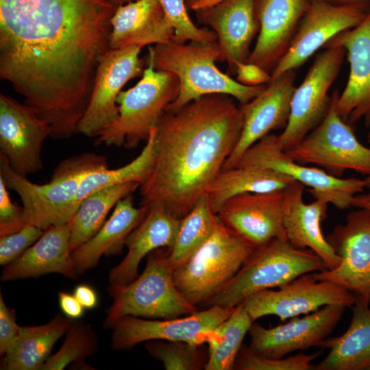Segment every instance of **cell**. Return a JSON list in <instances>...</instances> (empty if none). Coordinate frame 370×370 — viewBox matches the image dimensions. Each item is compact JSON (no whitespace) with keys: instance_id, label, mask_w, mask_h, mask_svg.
<instances>
[{"instance_id":"16","label":"cell","mask_w":370,"mask_h":370,"mask_svg":"<svg viewBox=\"0 0 370 370\" xmlns=\"http://www.w3.org/2000/svg\"><path fill=\"white\" fill-rule=\"evenodd\" d=\"M370 9L360 5H336L311 0L289 47L271 73V82L295 70L338 34L358 26Z\"/></svg>"},{"instance_id":"47","label":"cell","mask_w":370,"mask_h":370,"mask_svg":"<svg viewBox=\"0 0 370 370\" xmlns=\"http://www.w3.org/2000/svg\"><path fill=\"white\" fill-rule=\"evenodd\" d=\"M336 5H360L370 9V0H325Z\"/></svg>"},{"instance_id":"1","label":"cell","mask_w":370,"mask_h":370,"mask_svg":"<svg viewBox=\"0 0 370 370\" xmlns=\"http://www.w3.org/2000/svg\"><path fill=\"white\" fill-rule=\"evenodd\" d=\"M116 8L109 0H0V77L47 121L51 138L77 133Z\"/></svg>"},{"instance_id":"19","label":"cell","mask_w":370,"mask_h":370,"mask_svg":"<svg viewBox=\"0 0 370 370\" xmlns=\"http://www.w3.org/2000/svg\"><path fill=\"white\" fill-rule=\"evenodd\" d=\"M284 190L235 195L223 204L217 214L254 248L274 238L286 239Z\"/></svg>"},{"instance_id":"44","label":"cell","mask_w":370,"mask_h":370,"mask_svg":"<svg viewBox=\"0 0 370 370\" xmlns=\"http://www.w3.org/2000/svg\"><path fill=\"white\" fill-rule=\"evenodd\" d=\"M58 299L61 310L65 316L71 319H77L82 316L84 308L74 295L59 292Z\"/></svg>"},{"instance_id":"8","label":"cell","mask_w":370,"mask_h":370,"mask_svg":"<svg viewBox=\"0 0 370 370\" xmlns=\"http://www.w3.org/2000/svg\"><path fill=\"white\" fill-rule=\"evenodd\" d=\"M254 249L218 217L207 241L173 270L174 282L190 303H206L236 274Z\"/></svg>"},{"instance_id":"46","label":"cell","mask_w":370,"mask_h":370,"mask_svg":"<svg viewBox=\"0 0 370 370\" xmlns=\"http://www.w3.org/2000/svg\"><path fill=\"white\" fill-rule=\"evenodd\" d=\"M352 206L370 211V192L356 195L353 199Z\"/></svg>"},{"instance_id":"25","label":"cell","mask_w":370,"mask_h":370,"mask_svg":"<svg viewBox=\"0 0 370 370\" xmlns=\"http://www.w3.org/2000/svg\"><path fill=\"white\" fill-rule=\"evenodd\" d=\"M148 205L145 216L126 238L125 258L109 272L110 284L131 282L138 276L139 264L145 256L159 248L170 249L175 243L180 219L160 202Z\"/></svg>"},{"instance_id":"41","label":"cell","mask_w":370,"mask_h":370,"mask_svg":"<svg viewBox=\"0 0 370 370\" xmlns=\"http://www.w3.org/2000/svg\"><path fill=\"white\" fill-rule=\"evenodd\" d=\"M25 225L23 208L12 201L8 188L0 177V236L16 232Z\"/></svg>"},{"instance_id":"4","label":"cell","mask_w":370,"mask_h":370,"mask_svg":"<svg viewBox=\"0 0 370 370\" xmlns=\"http://www.w3.org/2000/svg\"><path fill=\"white\" fill-rule=\"evenodd\" d=\"M107 168L106 157L86 152L62 161L49 182L38 184L16 173L0 153V177L8 188L19 195L25 224L44 231L69 223L79 206L75 198L83 178L90 172Z\"/></svg>"},{"instance_id":"36","label":"cell","mask_w":370,"mask_h":370,"mask_svg":"<svg viewBox=\"0 0 370 370\" xmlns=\"http://www.w3.org/2000/svg\"><path fill=\"white\" fill-rule=\"evenodd\" d=\"M99 340L91 324L72 319L60 349L49 357L42 370H62L69 365L92 369L85 362L98 349Z\"/></svg>"},{"instance_id":"2","label":"cell","mask_w":370,"mask_h":370,"mask_svg":"<svg viewBox=\"0 0 370 370\" xmlns=\"http://www.w3.org/2000/svg\"><path fill=\"white\" fill-rule=\"evenodd\" d=\"M233 98L206 95L165 110L156 126L152 171L140 186V205L160 202L180 219L206 194L241 136L243 116Z\"/></svg>"},{"instance_id":"37","label":"cell","mask_w":370,"mask_h":370,"mask_svg":"<svg viewBox=\"0 0 370 370\" xmlns=\"http://www.w3.org/2000/svg\"><path fill=\"white\" fill-rule=\"evenodd\" d=\"M150 355L160 361L166 370L205 369L207 359L201 354V345L182 341L152 340L145 342Z\"/></svg>"},{"instance_id":"27","label":"cell","mask_w":370,"mask_h":370,"mask_svg":"<svg viewBox=\"0 0 370 370\" xmlns=\"http://www.w3.org/2000/svg\"><path fill=\"white\" fill-rule=\"evenodd\" d=\"M111 25L110 49L165 43L175 34L159 0H137L119 5Z\"/></svg>"},{"instance_id":"29","label":"cell","mask_w":370,"mask_h":370,"mask_svg":"<svg viewBox=\"0 0 370 370\" xmlns=\"http://www.w3.org/2000/svg\"><path fill=\"white\" fill-rule=\"evenodd\" d=\"M356 295L352 318L345 332L326 338L321 346L329 348L326 357L314 365L315 370L370 369V308Z\"/></svg>"},{"instance_id":"52","label":"cell","mask_w":370,"mask_h":370,"mask_svg":"<svg viewBox=\"0 0 370 370\" xmlns=\"http://www.w3.org/2000/svg\"><path fill=\"white\" fill-rule=\"evenodd\" d=\"M368 140H369V143L370 144V130H369V132L368 133Z\"/></svg>"},{"instance_id":"15","label":"cell","mask_w":370,"mask_h":370,"mask_svg":"<svg viewBox=\"0 0 370 370\" xmlns=\"http://www.w3.org/2000/svg\"><path fill=\"white\" fill-rule=\"evenodd\" d=\"M140 49L136 46L110 49L101 58L90 101L77 133L97 137L117 119L119 92L129 80L143 75L145 70L144 60L139 58Z\"/></svg>"},{"instance_id":"42","label":"cell","mask_w":370,"mask_h":370,"mask_svg":"<svg viewBox=\"0 0 370 370\" xmlns=\"http://www.w3.org/2000/svg\"><path fill=\"white\" fill-rule=\"evenodd\" d=\"M21 326L16 322L14 311L8 307L0 293V355L4 356L16 345Z\"/></svg>"},{"instance_id":"50","label":"cell","mask_w":370,"mask_h":370,"mask_svg":"<svg viewBox=\"0 0 370 370\" xmlns=\"http://www.w3.org/2000/svg\"><path fill=\"white\" fill-rule=\"evenodd\" d=\"M186 6L189 8H191V6L195 4V3L198 2L200 0H185Z\"/></svg>"},{"instance_id":"30","label":"cell","mask_w":370,"mask_h":370,"mask_svg":"<svg viewBox=\"0 0 370 370\" xmlns=\"http://www.w3.org/2000/svg\"><path fill=\"white\" fill-rule=\"evenodd\" d=\"M296 180L268 168L252 165L222 169L208 186L207 195L217 214L228 199L245 193H264L286 188Z\"/></svg>"},{"instance_id":"39","label":"cell","mask_w":370,"mask_h":370,"mask_svg":"<svg viewBox=\"0 0 370 370\" xmlns=\"http://www.w3.org/2000/svg\"><path fill=\"white\" fill-rule=\"evenodd\" d=\"M321 354H299L286 358H270L252 352L245 345H242L236 356L234 369L239 370H309L314 369L311 364Z\"/></svg>"},{"instance_id":"20","label":"cell","mask_w":370,"mask_h":370,"mask_svg":"<svg viewBox=\"0 0 370 370\" xmlns=\"http://www.w3.org/2000/svg\"><path fill=\"white\" fill-rule=\"evenodd\" d=\"M295 79V70L286 71L267 84L259 95L241 104L243 116L241 136L223 169L234 166L247 149L270 132L286 127L296 88Z\"/></svg>"},{"instance_id":"40","label":"cell","mask_w":370,"mask_h":370,"mask_svg":"<svg viewBox=\"0 0 370 370\" xmlns=\"http://www.w3.org/2000/svg\"><path fill=\"white\" fill-rule=\"evenodd\" d=\"M44 230L26 225L19 231L0 236V264L6 266L34 245L42 235Z\"/></svg>"},{"instance_id":"3","label":"cell","mask_w":370,"mask_h":370,"mask_svg":"<svg viewBox=\"0 0 370 370\" xmlns=\"http://www.w3.org/2000/svg\"><path fill=\"white\" fill-rule=\"evenodd\" d=\"M223 53L217 42H180L174 38L149 47L148 62L157 71H169L178 77L180 91L166 110H176L199 97L225 94L241 104L259 95L266 85L249 86L222 73L215 62H222Z\"/></svg>"},{"instance_id":"23","label":"cell","mask_w":370,"mask_h":370,"mask_svg":"<svg viewBox=\"0 0 370 370\" xmlns=\"http://www.w3.org/2000/svg\"><path fill=\"white\" fill-rule=\"evenodd\" d=\"M195 12L198 23L217 34L222 62H227L230 73L236 74V64L248 58L251 43L260 31L255 0H222Z\"/></svg>"},{"instance_id":"11","label":"cell","mask_w":370,"mask_h":370,"mask_svg":"<svg viewBox=\"0 0 370 370\" xmlns=\"http://www.w3.org/2000/svg\"><path fill=\"white\" fill-rule=\"evenodd\" d=\"M245 165L265 167L289 175L308 186L314 199L324 198L340 210L353 207L354 197L366 188L365 179L336 177L321 168L295 161L280 147L278 135L275 134H269L251 145L235 166Z\"/></svg>"},{"instance_id":"14","label":"cell","mask_w":370,"mask_h":370,"mask_svg":"<svg viewBox=\"0 0 370 370\" xmlns=\"http://www.w3.org/2000/svg\"><path fill=\"white\" fill-rule=\"evenodd\" d=\"M325 238L341 260L335 269L315 272L313 277L334 282L369 304L370 211H352L345 223L337 225Z\"/></svg>"},{"instance_id":"38","label":"cell","mask_w":370,"mask_h":370,"mask_svg":"<svg viewBox=\"0 0 370 370\" xmlns=\"http://www.w3.org/2000/svg\"><path fill=\"white\" fill-rule=\"evenodd\" d=\"M175 34L173 38L180 42L195 41L203 43L217 42L215 32L198 27L191 21L185 0H159Z\"/></svg>"},{"instance_id":"35","label":"cell","mask_w":370,"mask_h":370,"mask_svg":"<svg viewBox=\"0 0 370 370\" xmlns=\"http://www.w3.org/2000/svg\"><path fill=\"white\" fill-rule=\"evenodd\" d=\"M156 127H153L140 153L132 162L118 169H101L88 173L82 180L76 203H80L91 193L112 186L128 182L142 185L151 174L154 164Z\"/></svg>"},{"instance_id":"6","label":"cell","mask_w":370,"mask_h":370,"mask_svg":"<svg viewBox=\"0 0 370 370\" xmlns=\"http://www.w3.org/2000/svg\"><path fill=\"white\" fill-rule=\"evenodd\" d=\"M324 269L323 262L310 249L297 248L285 238H274L255 248L236 274L206 304L234 308L256 292Z\"/></svg>"},{"instance_id":"34","label":"cell","mask_w":370,"mask_h":370,"mask_svg":"<svg viewBox=\"0 0 370 370\" xmlns=\"http://www.w3.org/2000/svg\"><path fill=\"white\" fill-rule=\"evenodd\" d=\"M218 221L204 194L180 223L173 247L169 249L168 259L175 269L186 262L207 241Z\"/></svg>"},{"instance_id":"24","label":"cell","mask_w":370,"mask_h":370,"mask_svg":"<svg viewBox=\"0 0 370 370\" xmlns=\"http://www.w3.org/2000/svg\"><path fill=\"white\" fill-rule=\"evenodd\" d=\"M304 187L295 181L284 190V227L286 240L297 248L312 250L322 260L326 269H335L341 259L321 229L329 203L324 198L318 197L306 204L303 199Z\"/></svg>"},{"instance_id":"22","label":"cell","mask_w":370,"mask_h":370,"mask_svg":"<svg viewBox=\"0 0 370 370\" xmlns=\"http://www.w3.org/2000/svg\"><path fill=\"white\" fill-rule=\"evenodd\" d=\"M311 0H255L260 23L256 43L245 62L271 73L287 51Z\"/></svg>"},{"instance_id":"13","label":"cell","mask_w":370,"mask_h":370,"mask_svg":"<svg viewBox=\"0 0 370 370\" xmlns=\"http://www.w3.org/2000/svg\"><path fill=\"white\" fill-rule=\"evenodd\" d=\"M234 308L212 306L184 317L168 319L125 316L111 328L110 347L118 351L128 350L138 343L152 340L201 345L206 343L212 330L232 313Z\"/></svg>"},{"instance_id":"9","label":"cell","mask_w":370,"mask_h":370,"mask_svg":"<svg viewBox=\"0 0 370 370\" xmlns=\"http://www.w3.org/2000/svg\"><path fill=\"white\" fill-rule=\"evenodd\" d=\"M338 95L332 96L323 121L286 153L301 164H312L329 175L341 177L347 170L370 175V148L362 145L352 127L336 110Z\"/></svg>"},{"instance_id":"31","label":"cell","mask_w":370,"mask_h":370,"mask_svg":"<svg viewBox=\"0 0 370 370\" xmlns=\"http://www.w3.org/2000/svg\"><path fill=\"white\" fill-rule=\"evenodd\" d=\"M71 320L58 314L47 323L22 327L16 345L3 356L1 369L42 370L53 345L66 333Z\"/></svg>"},{"instance_id":"51","label":"cell","mask_w":370,"mask_h":370,"mask_svg":"<svg viewBox=\"0 0 370 370\" xmlns=\"http://www.w3.org/2000/svg\"><path fill=\"white\" fill-rule=\"evenodd\" d=\"M366 181V188L370 189V175L367 176L365 179Z\"/></svg>"},{"instance_id":"10","label":"cell","mask_w":370,"mask_h":370,"mask_svg":"<svg viewBox=\"0 0 370 370\" xmlns=\"http://www.w3.org/2000/svg\"><path fill=\"white\" fill-rule=\"evenodd\" d=\"M315 58L292 97L286 127L278 135L280 147L288 151L314 129L326 116L332 97L328 91L339 75L346 51L338 46L325 47Z\"/></svg>"},{"instance_id":"49","label":"cell","mask_w":370,"mask_h":370,"mask_svg":"<svg viewBox=\"0 0 370 370\" xmlns=\"http://www.w3.org/2000/svg\"><path fill=\"white\" fill-rule=\"evenodd\" d=\"M111 3H112L116 6L125 5L137 0H109Z\"/></svg>"},{"instance_id":"32","label":"cell","mask_w":370,"mask_h":370,"mask_svg":"<svg viewBox=\"0 0 370 370\" xmlns=\"http://www.w3.org/2000/svg\"><path fill=\"white\" fill-rule=\"evenodd\" d=\"M139 186L137 182L117 184L95 191L83 199L69 222L71 251L92 237L104 224L108 214L116 204Z\"/></svg>"},{"instance_id":"45","label":"cell","mask_w":370,"mask_h":370,"mask_svg":"<svg viewBox=\"0 0 370 370\" xmlns=\"http://www.w3.org/2000/svg\"><path fill=\"white\" fill-rule=\"evenodd\" d=\"M73 295L84 308H93L97 305L98 298L95 291L86 284L78 285Z\"/></svg>"},{"instance_id":"7","label":"cell","mask_w":370,"mask_h":370,"mask_svg":"<svg viewBox=\"0 0 370 370\" xmlns=\"http://www.w3.org/2000/svg\"><path fill=\"white\" fill-rule=\"evenodd\" d=\"M180 82L174 73L157 71L151 62L141 79L117 97L119 116L97 136L95 145L136 148L147 141L168 106L177 97Z\"/></svg>"},{"instance_id":"48","label":"cell","mask_w":370,"mask_h":370,"mask_svg":"<svg viewBox=\"0 0 370 370\" xmlns=\"http://www.w3.org/2000/svg\"><path fill=\"white\" fill-rule=\"evenodd\" d=\"M222 0H200L193 4L190 9L195 11L214 6Z\"/></svg>"},{"instance_id":"17","label":"cell","mask_w":370,"mask_h":370,"mask_svg":"<svg viewBox=\"0 0 370 370\" xmlns=\"http://www.w3.org/2000/svg\"><path fill=\"white\" fill-rule=\"evenodd\" d=\"M49 125L32 108L0 95V153L11 168L27 177L43 169L42 149Z\"/></svg>"},{"instance_id":"33","label":"cell","mask_w":370,"mask_h":370,"mask_svg":"<svg viewBox=\"0 0 370 370\" xmlns=\"http://www.w3.org/2000/svg\"><path fill=\"white\" fill-rule=\"evenodd\" d=\"M254 321L240 304L211 332L206 343L208 353L206 370L234 369L243 338Z\"/></svg>"},{"instance_id":"43","label":"cell","mask_w":370,"mask_h":370,"mask_svg":"<svg viewBox=\"0 0 370 370\" xmlns=\"http://www.w3.org/2000/svg\"><path fill=\"white\" fill-rule=\"evenodd\" d=\"M236 81L249 86L267 85L271 79V73L262 67L251 63L236 64Z\"/></svg>"},{"instance_id":"5","label":"cell","mask_w":370,"mask_h":370,"mask_svg":"<svg viewBox=\"0 0 370 370\" xmlns=\"http://www.w3.org/2000/svg\"><path fill=\"white\" fill-rule=\"evenodd\" d=\"M168 254L169 249L162 248L150 252L143 271L135 280L124 285L109 284L107 291L112 303L106 312L104 329H111L116 321L129 315L168 319L197 311L177 289Z\"/></svg>"},{"instance_id":"18","label":"cell","mask_w":370,"mask_h":370,"mask_svg":"<svg viewBox=\"0 0 370 370\" xmlns=\"http://www.w3.org/2000/svg\"><path fill=\"white\" fill-rule=\"evenodd\" d=\"M345 307L326 305L301 318L266 328L253 323L249 330V349L266 358H282L297 350L321 346L341 319Z\"/></svg>"},{"instance_id":"21","label":"cell","mask_w":370,"mask_h":370,"mask_svg":"<svg viewBox=\"0 0 370 370\" xmlns=\"http://www.w3.org/2000/svg\"><path fill=\"white\" fill-rule=\"evenodd\" d=\"M345 49L349 63L345 88L336 100V110L346 123L364 118L370 124V11L358 26L345 30L329 40L325 47Z\"/></svg>"},{"instance_id":"12","label":"cell","mask_w":370,"mask_h":370,"mask_svg":"<svg viewBox=\"0 0 370 370\" xmlns=\"http://www.w3.org/2000/svg\"><path fill=\"white\" fill-rule=\"evenodd\" d=\"M354 293L330 281L317 280L307 273L279 287L265 289L247 297L241 303L251 318L276 315L281 321L313 312L326 305L351 307Z\"/></svg>"},{"instance_id":"28","label":"cell","mask_w":370,"mask_h":370,"mask_svg":"<svg viewBox=\"0 0 370 370\" xmlns=\"http://www.w3.org/2000/svg\"><path fill=\"white\" fill-rule=\"evenodd\" d=\"M148 208L149 205L136 208L132 194L121 199L99 230L71 252L79 275L96 267L102 256L120 254L127 236L143 220Z\"/></svg>"},{"instance_id":"26","label":"cell","mask_w":370,"mask_h":370,"mask_svg":"<svg viewBox=\"0 0 370 370\" xmlns=\"http://www.w3.org/2000/svg\"><path fill=\"white\" fill-rule=\"evenodd\" d=\"M70 238L69 223L47 228L34 245L5 266L1 280L37 278L51 273L76 280L79 274L70 249Z\"/></svg>"}]
</instances>
